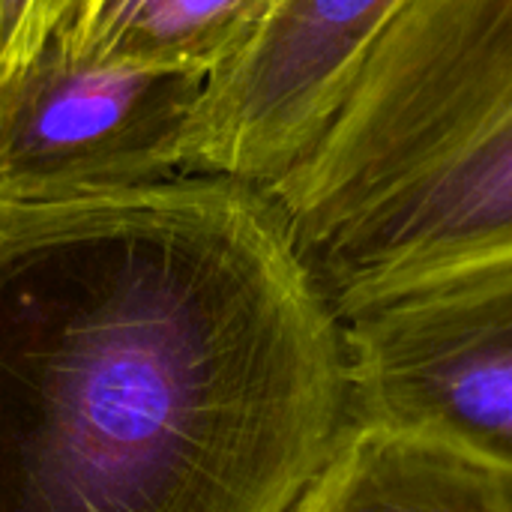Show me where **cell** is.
I'll use <instances>...</instances> for the list:
<instances>
[{
    "label": "cell",
    "instance_id": "6da1fadb",
    "mask_svg": "<svg viewBox=\"0 0 512 512\" xmlns=\"http://www.w3.org/2000/svg\"><path fill=\"white\" fill-rule=\"evenodd\" d=\"M348 423L342 324L258 189L0 207V512H291Z\"/></svg>",
    "mask_w": 512,
    "mask_h": 512
},
{
    "label": "cell",
    "instance_id": "7a4b0ae2",
    "mask_svg": "<svg viewBox=\"0 0 512 512\" xmlns=\"http://www.w3.org/2000/svg\"><path fill=\"white\" fill-rule=\"evenodd\" d=\"M261 195L336 318L512 261V0H405Z\"/></svg>",
    "mask_w": 512,
    "mask_h": 512
},
{
    "label": "cell",
    "instance_id": "3957f363",
    "mask_svg": "<svg viewBox=\"0 0 512 512\" xmlns=\"http://www.w3.org/2000/svg\"><path fill=\"white\" fill-rule=\"evenodd\" d=\"M351 420L447 441L512 477V261L339 318Z\"/></svg>",
    "mask_w": 512,
    "mask_h": 512
},
{
    "label": "cell",
    "instance_id": "277c9868",
    "mask_svg": "<svg viewBox=\"0 0 512 512\" xmlns=\"http://www.w3.org/2000/svg\"><path fill=\"white\" fill-rule=\"evenodd\" d=\"M201 75L99 66L54 39L0 87V207L63 204L183 177Z\"/></svg>",
    "mask_w": 512,
    "mask_h": 512
},
{
    "label": "cell",
    "instance_id": "5b68a950",
    "mask_svg": "<svg viewBox=\"0 0 512 512\" xmlns=\"http://www.w3.org/2000/svg\"><path fill=\"white\" fill-rule=\"evenodd\" d=\"M405 0H282L258 36L207 75L183 171L252 189L276 183L318 138Z\"/></svg>",
    "mask_w": 512,
    "mask_h": 512
},
{
    "label": "cell",
    "instance_id": "8992f818",
    "mask_svg": "<svg viewBox=\"0 0 512 512\" xmlns=\"http://www.w3.org/2000/svg\"><path fill=\"white\" fill-rule=\"evenodd\" d=\"M291 512H512V477L423 432L351 420Z\"/></svg>",
    "mask_w": 512,
    "mask_h": 512
},
{
    "label": "cell",
    "instance_id": "52a82bcc",
    "mask_svg": "<svg viewBox=\"0 0 512 512\" xmlns=\"http://www.w3.org/2000/svg\"><path fill=\"white\" fill-rule=\"evenodd\" d=\"M279 6L282 0H90L51 39L84 63L207 78Z\"/></svg>",
    "mask_w": 512,
    "mask_h": 512
},
{
    "label": "cell",
    "instance_id": "ba28073f",
    "mask_svg": "<svg viewBox=\"0 0 512 512\" xmlns=\"http://www.w3.org/2000/svg\"><path fill=\"white\" fill-rule=\"evenodd\" d=\"M57 33V0H0V87Z\"/></svg>",
    "mask_w": 512,
    "mask_h": 512
},
{
    "label": "cell",
    "instance_id": "9c48e42d",
    "mask_svg": "<svg viewBox=\"0 0 512 512\" xmlns=\"http://www.w3.org/2000/svg\"><path fill=\"white\" fill-rule=\"evenodd\" d=\"M90 0H57V30H63Z\"/></svg>",
    "mask_w": 512,
    "mask_h": 512
}]
</instances>
